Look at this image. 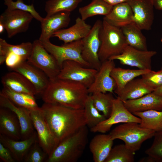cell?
I'll use <instances>...</instances> for the list:
<instances>
[{
    "label": "cell",
    "instance_id": "6da1fadb",
    "mask_svg": "<svg viewBox=\"0 0 162 162\" xmlns=\"http://www.w3.org/2000/svg\"><path fill=\"white\" fill-rule=\"evenodd\" d=\"M40 108L58 145L64 139L86 125L84 109H76L58 104L46 103Z\"/></svg>",
    "mask_w": 162,
    "mask_h": 162
},
{
    "label": "cell",
    "instance_id": "7a4b0ae2",
    "mask_svg": "<svg viewBox=\"0 0 162 162\" xmlns=\"http://www.w3.org/2000/svg\"><path fill=\"white\" fill-rule=\"evenodd\" d=\"M88 88L82 84L58 78L50 80L41 95L44 103L58 104L70 108L84 109L89 95Z\"/></svg>",
    "mask_w": 162,
    "mask_h": 162
},
{
    "label": "cell",
    "instance_id": "3957f363",
    "mask_svg": "<svg viewBox=\"0 0 162 162\" xmlns=\"http://www.w3.org/2000/svg\"><path fill=\"white\" fill-rule=\"evenodd\" d=\"M85 125L62 141L46 162H76L82 154L88 141Z\"/></svg>",
    "mask_w": 162,
    "mask_h": 162
},
{
    "label": "cell",
    "instance_id": "277c9868",
    "mask_svg": "<svg viewBox=\"0 0 162 162\" xmlns=\"http://www.w3.org/2000/svg\"><path fill=\"white\" fill-rule=\"evenodd\" d=\"M100 45L98 52L102 63L121 54L127 45L121 28L103 19L99 33Z\"/></svg>",
    "mask_w": 162,
    "mask_h": 162
},
{
    "label": "cell",
    "instance_id": "5b68a950",
    "mask_svg": "<svg viewBox=\"0 0 162 162\" xmlns=\"http://www.w3.org/2000/svg\"><path fill=\"white\" fill-rule=\"evenodd\" d=\"M154 130L141 127L134 122L124 123L112 130L109 134L112 139L122 140L127 148L135 153L140 148L142 143L154 135Z\"/></svg>",
    "mask_w": 162,
    "mask_h": 162
},
{
    "label": "cell",
    "instance_id": "8992f818",
    "mask_svg": "<svg viewBox=\"0 0 162 162\" xmlns=\"http://www.w3.org/2000/svg\"><path fill=\"white\" fill-rule=\"evenodd\" d=\"M39 41L45 49L54 57L61 68L63 62L66 60L75 61L85 67L91 68L81 55L82 39L64 43L61 46L53 44L50 40Z\"/></svg>",
    "mask_w": 162,
    "mask_h": 162
},
{
    "label": "cell",
    "instance_id": "52a82bcc",
    "mask_svg": "<svg viewBox=\"0 0 162 162\" xmlns=\"http://www.w3.org/2000/svg\"><path fill=\"white\" fill-rule=\"evenodd\" d=\"M31 54L27 61L43 71L50 80L58 78L61 68L54 57L42 45L39 40L32 43Z\"/></svg>",
    "mask_w": 162,
    "mask_h": 162
},
{
    "label": "cell",
    "instance_id": "ba28073f",
    "mask_svg": "<svg viewBox=\"0 0 162 162\" xmlns=\"http://www.w3.org/2000/svg\"><path fill=\"white\" fill-rule=\"evenodd\" d=\"M102 22L100 20H97L89 33L82 39V58L89 64L91 68L98 71L101 64L98 54L100 45L99 33Z\"/></svg>",
    "mask_w": 162,
    "mask_h": 162
},
{
    "label": "cell",
    "instance_id": "9c48e42d",
    "mask_svg": "<svg viewBox=\"0 0 162 162\" xmlns=\"http://www.w3.org/2000/svg\"><path fill=\"white\" fill-rule=\"evenodd\" d=\"M131 122L140 124L141 119L130 112L124 106L123 102L117 98L113 100L110 116L90 130L93 133L98 132L104 134L109 131L114 124Z\"/></svg>",
    "mask_w": 162,
    "mask_h": 162
},
{
    "label": "cell",
    "instance_id": "30bf717a",
    "mask_svg": "<svg viewBox=\"0 0 162 162\" xmlns=\"http://www.w3.org/2000/svg\"><path fill=\"white\" fill-rule=\"evenodd\" d=\"M98 71L85 67L77 62L66 60L63 62L58 78L79 82L88 88L93 82Z\"/></svg>",
    "mask_w": 162,
    "mask_h": 162
},
{
    "label": "cell",
    "instance_id": "8fae6325",
    "mask_svg": "<svg viewBox=\"0 0 162 162\" xmlns=\"http://www.w3.org/2000/svg\"><path fill=\"white\" fill-rule=\"evenodd\" d=\"M34 18L29 13L19 10L6 9L0 16V23L11 38L17 34L26 32Z\"/></svg>",
    "mask_w": 162,
    "mask_h": 162
},
{
    "label": "cell",
    "instance_id": "7c38bea8",
    "mask_svg": "<svg viewBox=\"0 0 162 162\" xmlns=\"http://www.w3.org/2000/svg\"><path fill=\"white\" fill-rule=\"evenodd\" d=\"M156 54L155 51L140 50L127 45L121 54L112 57L109 60H118L122 64L136 67L139 69L151 70L152 58Z\"/></svg>",
    "mask_w": 162,
    "mask_h": 162
},
{
    "label": "cell",
    "instance_id": "4fadbf2b",
    "mask_svg": "<svg viewBox=\"0 0 162 162\" xmlns=\"http://www.w3.org/2000/svg\"><path fill=\"white\" fill-rule=\"evenodd\" d=\"M31 111V116L38 141L49 156L58 145V143L46 122L40 108Z\"/></svg>",
    "mask_w": 162,
    "mask_h": 162
},
{
    "label": "cell",
    "instance_id": "5bb4252c",
    "mask_svg": "<svg viewBox=\"0 0 162 162\" xmlns=\"http://www.w3.org/2000/svg\"><path fill=\"white\" fill-rule=\"evenodd\" d=\"M133 13L132 23L141 30L151 29L154 18L152 0H128Z\"/></svg>",
    "mask_w": 162,
    "mask_h": 162
},
{
    "label": "cell",
    "instance_id": "9a60e30c",
    "mask_svg": "<svg viewBox=\"0 0 162 162\" xmlns=\"http://www.w3.org/2000/svg\"><path fill=\"white\" fill-rule=\"evenodd\" d=\"M115 67L114 60H108L101 63L100 68L96 74L93 82L88 88L89 94L98 92L113 93L116 85L110 74Z\"/></svg>",
    "mask_w": 162,
    "mask_h": 162
},
{
    "label": "cell",
    "instance_id": "2e32d148",
    "mask_svg": "<svg viewBox=\"0 0 162 162\" xmlns=\"http://www.w3.org/2000/svg\"><path fill=\"white\" fill-rule=\"evenodd\" d=\"M0 106L9 109L16 115L21 127V140L28 138L34 133V128L31 117L30 110L15 105L1 92Z\"/></svg>",
    "mask_w": 162,
    "mask_h": 162
},
{
    "label": "cell",
    "instance_id": "e0dca14e",
    "mask_svg": "<svg viewBox=\"0 0 162 162\" xmlns=\"http://www.w3.org/2000/svg\"><path fill=\"white\" fill-rule=\"evenodd\" d=\"M11 70L21 74L26 78L35 87L38 94L41 95L48 86L50 80L46 75L27 61Z\"/></svg>",
    "mask_w": 162,
    "mask_h": 162
},
{
    "label": "cell",
    "instance_id": "ac0fdd59",
    "mask_svg": "<svg viewBox=\"0 0 162 162\" xmlns=\"http://www.w3.org/2000/svg\"><path fill=\"white\" fill-rule=\"evenodd\" d=\"M70 12H62L46 16L41 22V33L39 40L49 41L56 31L67 27L70 23Z\"/></svg>",
    "mask_w": 162,
    "mask_h": 162
},
{
    "label": "cell",
    "instance_id": "d6986e66",
    "mask_svg": "<svg viewBox=\"0 0 162 162\" xmlns=\"http://www.w3.org/2000/svg\"><path fill=\"white\" fill-rule=\"evenodd\" d=\"M0 134L16 140H21V127L16 115L2 107H0Z\"/></svg>",
    "mask_w": 162,
    "mask_h": 162
},
{
    "label": "cell",
    "instance_id": "ffe728a7",
    "mask_svg": "<svg viewBox=\"0 0 162 162\" xmlns=\"http://www.w3.org/2000/svg\"><path fill=\"white\" fill-rule=\"evenodd\" d=\"M123 103L126 108L132 114L151 110L162 111V97L153 92Z\"/></svg>",
    "mask_w": 162,
    "mask_h": 162
},
{
    "label": "cell",
    "instance_id": "44dd1931",
    "mask_svg": "<svg viewBox=\"0 0 162 162\" xmlns=\"http://www.w3.org/2000/svg\"><path fill=\"white\" fill-rule=\"evenodd\" d=\"M38 140L35 131L28 138L20 140H14L0 134V142L10 150L16 161L19 162H23L29 148Z\"/></svg>",
    "mask_w": 162,
    "mask_h": 162
},
{
    "label": "cell",
    "instance_id": "7402d4cb",
    "mask_svg": "<svg viewBox=\"0 0 162 162\" xmlns=\"http://www.w3.org/2000/svg\"><path fill=\"white\" fill-rule=\"evenodd\" d=\"M85 21L78 17L74 25L69 28L56 31L52 37H57L65 44L82 39L88 34L92 28Z\"/></svg>",
    "mask_w": 162,
    "mask_h": 162
},
{
    "label": "cell",
    "instance_id": "603a6c76",
    "mask_svg": "<svg viewBox=\"0 0 162 162\" xmlns=\"http://www.w3.org/2000/svg\"><path fill=\"white\" fill-rule=\"evenodd\" d=\"M3 86L14 92L34 96L37 91L32 83L21 74L15 71L8 73L2 78Z\"/></svg>",
    "mask_w": 162,
    "mask_h": 162
},
{
    "label": "cell",
    "instance_id": "cb8c5ba5",
    "mask_svg": "<svg viewBox=\"0 0 162 162\" xmlns=\"http://www.w3.org/2000/svg\"><path fill=\"white\" fill-rule=\"evenodd\" d=\"M113 140L109 134H99L93 137L89 148L94 162H104L112 148Z\"/></svg>",
    "mask_w": 162,
    "mask_h": 162
},
{
    "label": "cell",
    "instance_id": "d4e9b609",
    "mask_svg": "<svg viewBox=\"0 0 162 162\" xmlns=\"http://www.w3.org/2000/svg\"><path fill=\"white\" fill-rule=\"evenodd\" d=\"M132 10L127 2L113 6L110 12L103 19L116 27H122L132 23L133 18Z\"/></svg>",
    "mask_w": 162,
    "mask_h": 162
},
{
    "label": "cell",
    "instance_id": "484cf974",
    "mask_svg": "<svg viewBox=\"0 0 162 162\" xmlns=\"http://www.w3.org/2000/svg\"><path fill=\"white\" fill-rule=\"evenodd\" d=\"M154 91L142 78H135L125 85L117 98L123 102L139 98Z\"/></svg>",
    "mask_w": 162,
    "mask_h": 162
},
{
    "label": "cell",
    "instance_id": "4316f807",
    "mask_svg": "<svg viewBox=\"0 0 162 162\" xmlns=\"http://www.w3.org/2000/svg\"><path fill=\"white\" fill-rule=\"evenodd\" d=\"M150 70L130 69L115 67L112 70L110 75L116 85L114 92L119 95L125 85L131 80Z\"/></svg>",
    "mask_w": 162,
    "mask_h": 162
},
{
    "label": "cell",
    "instance_id": "83f0119b",
    "mask_svg": "<svg viewBox=\"0 0 162 162\" xmlns=\"http://www.w3.org/2000/svg\"><path fill=\"white\" fill-rule=\"evenodd\" d=\"M120 28L127 45L138 50H148L146 38L135 24L131 23Z\"/></svg>",
    "mask_w": 162,
    "mask_h": 162
},
{
    "label": "cell",
    "instance_id": "f1b7e54d",
    "mask_svg": "<svg viewBox=\"0 0 162 162\" xmlns=\"http://www.w3.org/2000/svg\"><path fill=\"white\" fill-rule=\"evenodd\" d=\"M33 47L32 43L28 42L14 45L8 43L6 40L0 38V64L5 62L8 53L12 52L22 57L27 61L30 56Z\"/></svg>",
    "mask_w": 162,
    "mask_h": 162
},
{
    "label": "cell",
    "instance_id": "f546056e",
    "mask_svg": "<svg viewBox=\"0 0 162 162\" xmlns=\"http://www.w3.org/2000/svg\"><path fill=\"white\" fill-rule=\"evenodd\" d=\"M0 92L15 105L27 108L30 110L39 109L34 96L13 91L3 86Z\"/></svg>",
    "mask_w": 162,
    "mask_h": 162
},
{
    "label": "cell",
    "instance_id": "4dcf8cb0",
    "mask_svg": "<svg viewBox=\"0 0 162 162\" xmlns=\"http://www.w3.org/2000/svg\"><path fill=\"white\" fill-rule=\"evenodd\" d=\"M113 6L104 0H92L88 4L80 7L79 12L81 18L85 20L97 15H107L111 11Z\"/></svg>",
    "mask_w": 162,
    "mask_h": 162
},
{
    "label": "cell",
    "instance_id": "1f68e13d",
    "mask_svg": "<svg viewBox=\"0 0 162 162\" xmlns=\"http://www.w3.org/2000/svg\"><path fill=\"white\" fill-rule=\"evenodd\" d=\"M133 114L141 119V127L156 132L162 130V111L151 110Z\"/></svg>",
    "mask_w": 162,
    "mask_h": 162
},
{
    "label": "cell",
    "instance_id": "d6a6232c",
    "mask_svg": "<svg viewBox=\"0 0 162 162\" xmlns=\"http://www.w3.org/2000/svg\"><path fill=\"white\" fill-rule=\"evenodd\" d=\"M83 0H48L45 3L46 16L60 12H71L74 10Z\"/></svg>",
    "mask_w": 162,
    "mask_h": 162
},
{
    "label": "cell",
    "instance_id": "836d02e7",
    "mask_svg": "<svg viewBox=\"0 0 162 162\" xmlns=\"http://www.w3.org/2000/svg\"><path fill=\"white\" fill-rule=\"evenodd\" d=\"M91 96L96 108L102 112L106 118H108L111 114L115 98L112 93L98 92L92 94Z\"/></svg>",
    "mask_w": 162,
    "mask_h": 162
},
{
    "label": "cell",
    "instance_id": "e575fe53",
    "mask_svg": "<svg viewBox=\"0 0 162 162\" xmlns=\"http://www.w3.org/2000/svg\"><path fill=\"white\" fill-rule=\"evenodd\" d=\"M134 154L124 144L118 145L112 148L104 162H133Z\"/></svg>",
    "mask_w": 162,
    "mask_h": 162
},
{
    "label": "cell",
    "instance_id": "d590c367",
    "mask_svg": "<svg viewBox=\"0 0 162 162\" xmlns=\"http://www.w3.org/2000/svg\"><path fill=\"white\" fill-rule=\"evenodd\" d=\"M84 110L87 121L86 125L90 129L95 127L107 118L95 107L90 94L86 102Z\"/></svg>",
    "mask_w": 162,
    "mask_h": 162
},
{
    "label": "cell",
    "instance_id": "8d00e7d4",
    "mask_svg": "<svg viewBox=\"0 0 162 162\" xmlns=\"http://www.w3.org/2000/svg\"><path fill=\"white\" fill-rule=\"evenodd\" d=\"M151 146L145 151L149 162H162V130L156 131Z\"/></svg>",
    "mask_w": 162,
    "mask_h": 162
},
{
    "label": "cell",
    "instance_id": "74e56055",
    "mask_svg": "<svg viewBox=\"0 0 162 162\" xmlns=\"http://www.w3.org/2000/svg\"><path fill=\"white\" fill-rule=\"evenodd\" d=\"M4 4L7 6L9 10H19L28 12L30 14L37 20L41 22L44 20L35 10L33 4L27 5L24 3L23 0H17L14 2L12 0H4Z\"/></svg>",
    "mask_w": 162,
    "mask_h": 162
},
{
    "label": "cell",
    "instance_id": "f35d334b",
    "mask_svg": "<svg viewBox=\"0 0 162 162\" xmlns=\"http://www.w3.org/2000/svg\"><path fill=\"white\" fill-rule=\"evenodd\" d=\"M48 157V155L41 146L38 140L29 148L24 158L23 162H46Z\"/></svg>",
    "mask_w": 162,
    "mask_h": 162
},
{
    "label": "cell",
    "instance_id": "ab89813d",
    "mask_svg": "<svg viewBox=\"0 0 162 162\" xmlns=\"http://www.w3.org/2000/svg\"><path fill=\"white\" fill-rule=\"evenodd\" d=\"M144 81L154 90L162 86V69L155 71L150 70L142 76Z\"/></svg>",
    "mask_w": 162,
    "mask_h": 162
},
{
    "label": "cell",
    "instance_id": "60d3db41",
    "mask_svg": "<svg viewBox=\"0 0 162 162\" xmlns=\"http://www.w3.org/2000/svg\"><path fill=\"white\" fill-rule=\"evenodd\" d=\"M25 61H26L21 56L10 52L7 55L5 62L6 66L11 69Z\"/></svg>",
    "mask_w": 162,
    "mask_h": 162
},
{
    "label": "cell",
    "instance_id": "b9f144b4",
    "mask_svg": "<svg viewBox=\"0 0 162 162\" xmlns=\"http://www.w3.org/2000/svg\"><path fill=\"white\" fill-rule=\"evenodd\" d=\"M0 159L4 162L16 161L10 150L1 142H0Z\"/></svg>",
    "mask_w": 162,
    "mask_h": 162
},
{
    "label": "cell",
    "instance_id": "7bdbcfd3",
    "mask_svg": "<svg viewBox=\"0 0 162 162\" xmlns=\"http://www.w3.org/2000/svg\"><path fill=\"white\" fill-rule=\"evenodd\" d=\"M154 7L158 10H162V0H152Z\"/></svg>",
    "mask_w": 162,
    "mask_h": 162
},
{
    "label": "cell",
    "instance_id": "ee69618b",
    "mask_svg": "<svg viewBox=\"0 0 162 162\" xmlns=\"http://www.w3.org/2000/svg\"><path fill=\"white\" fill-rule=\"evenodd\" d=\"M110 5L113 6L119 3L127 2L128 0H104Z\"/></svg>",
    "mask_w": 162,
    "mask_h": 162
},
{
    "label": "cell",
    "instance_id": "f6af8a7d",
    "mask_svg": "<svg viewBox=\"0 0 162 162\" xmlns=\"http://www.w3.org/2000/svg\"><path fill=\"white\" fill-rule=\"evenodd\" d=\"M152 92L154 94L162 97V86L154 89Z\"/></svg>",
    "mask_w": 162,
    "mask_h": 162
},
{
    "label": "cell",
    "instance_id": "bcb514c9",
    "mask_svg": "<svg viewBox=\"0 0 162 162\" xmlns=\"http://www.w3.org/2000/svg\"><path fill=\"white\" fill-rule=\"evenodd\" d=\"M5 28L3 25L1 23H0V33H2L3 32Z\"/></svg>",
    "mask_w": 162,
    "mask_h": 162
},
{
    "label": "cell",
    "instance_id": "7dc6e473",
    "mask_svg": "<svg viewBox=\"0 0 162 162\" xmlns=\"http://www.w3.org/2000/svg\"><path fill=\"white\" fill-rule=\"evenodd\" d=\"M161 42H162V38L161 39Z\"/></svg>",
    "mask_w": 162,
    "mask_h": 162
},
{
    "label": "cell",
    "instance_id": "c3c4849f",
    "mask_svg": "<svg viewBox=\"0 0 162 162\" xmlns=\"http://www.w3.org/2000/svg\"><path fill=\"white\" fill-rule=\"evenodd\" d=\"M161 69H162V68H161Z\"/></svg>",
    "mask_w": 162,
    "mask_h": 162
}]
</instances>
